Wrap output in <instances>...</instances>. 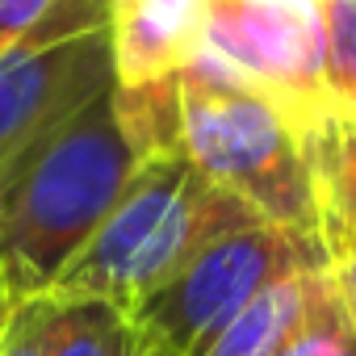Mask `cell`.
<instances>
[{"label":"cell","instance_id":"cell-1","mask_svg":"<svg viewBox=\"0 0 356 356\" xmlns=\"http://www.w3.org/2000/svg\"><path fill=\"white\" fill-rule=\"evenodd\" d=\"M143 155L118 92H105L0 176V302L9 310L55 289L122 202Z\"/></svg>","mask_w":356,"mask_h":356},{"label":"cell","instance_id":"cell-2","mask_svg":"<svg viewBox=\"0 0 356 356\" xmlns=\"http://www.w3.org/2000/svg\"><path fill=\"white\" fill-rule=\"evenodd\" d=\"M314 122L202 63L172 76V143L181 155L256 218L318 239Z\"/></svg>","mask_w":356,"mask_h":356},{"label":"cell","instance_id":"cell-3","mask_svg":"<svg viewBox=\"0 0 356 356\" xmlns=\"http://www.w3.org/2000/svg\"><path fill=\"white\" fill-rule=\"evenodd\" d=\"M248 222L264 218L210 185L176 143L155 147L143 155L113 214L101 222V231L47 298H88L130 318L202 248Z\"/></svg>","mask_w":356,"mask_h":356},{"label":"cell","instance_id":"cell-4","mask_svg":"<svg viewBox=\"0 0 356 356\" xmlns=\"http://www.w3.org/2000/svg\"><path fill=\"white\" fill-rule=\"evenodd\" d=\"M113 88V0H55V9L0 55V176Z\"/></svg>","mask_w":356,"mask_h":356},{"label":"cell","instance_id":"cell-5","mask_svg":"<svg viewBox=\"0 0 356 356\" xmlns=\"http://www.w3.org/2000/svg\"><path fill=\"white\" fill-rule=\"evenodd\" d=\"M323 264V243L273 222H248L202 248L134 314L138 348L155 356H206L210 343L281 277Z\"/></svg>","mask_w":356,"mask_h":356},{"label":"cell","instance_id":"cell-6","mask_svg":"<svg viewBox=\"0 0 356 356\" xmlns=\"http://www.w3.org/2000/svg\"><path fill=\"white\" fill-rule=\"evenodd\" d=\"M323 264L314 268H302V273H289L281 281H273L214 343L206 356H281L285 343L298 335V327L306 323L310 314V302L318 293V281H323Z\"/></svg>","mask_w":356,"mask_h":356},{"label":"cell","instance_id":"cell-7","mask_svg":"<svg viewBox=\"0 0 356 356\" xmlns=\"http://www.w3.org/2000/svg\"><path fill=\"white\" fill-rule=\"evenodd\" d=\"M310 159L318 185V231L356 227V113L331 105L310 130Z\"/></svg>","mask_w":356,"mask_h":356},{"label":"cell","instance_id":"cell-8","mask_svg":"<svg viewBox=\"0 0 356 356\" xmlns=\"http://www.w3.org/2000/svg\"><path fill=\"white\" fill-rule=\"evenodd\" d=\"M47 356H138V339L130 318L105 302L51 298Z\"/></svg>","mask_w":356,"mask_h":356},{"label":"cell","instance_id":"cell-9","mask_svg":"<svg viewBox=\"0 0 356 356\" xmlns=\"http://www.w3.org/2000/svg\"><path fill=\"white\" fill-rule=\"evenodd\" d=\"M331 105L356 113V0H314Z\"/></svg>","mask_w":356,"mask_h":356},{"label":"cell","instance_id":"cell-10","mask_svg":"<svg viewBox=\"0 0 356 356\" xmlns=\"http://www.w3.org/2000/svg\"><path fill=\"white\" fill-rule=\"evenodd\" d=\"M281 356H356V335L343 318V306L331 289L327 268H323V281H318V293L310 302L306 323L298 327V335L285 343Z\"/></svg>","mask_w":356,"mask_h":356},{"label":"cell","instance_id":"cell-11","mask_svg":"<svg viewBox=\"0 0 356 356\" xmlns=\"http://www.w3.org/2000/svg\"><path fill=\"white\" fill-rule=\"evenodd\" d=\"M47 327H51V298L13 306L5 331H0V356H47Z\"/></svg>","mask_w":356,"mask_h":356},{"label":"cell","instance_id":"cell-12","mask_svg":"<svg viewBox=\"0 0 356 356\" xmlns=\"http://www.w3.org/2000/svg\"><path fill=\"white\" fill-rule=\"evenodd\" d=\"M51 9L55 0H0V55L13 42H22Z\"/></svg>","mask_w":356,"mask_h":356},{"label":"cell","instance_id":"cell-13","mask_svg":"<svg viewBox=\"0 0 356 356\" xmlns=\"http://www.w3.org/2000/svg\"><path fill=\"white\" fill-rule=\"evenodd\" d=\"M5 318H9V306H5V302H0V331H5Z\"/></svg>","mask_w":356,"mask_h":356},{"label":"cell","instance_id":"cell-14","mask_svg":"<svg viewBox=\"0 0 356 356\" xmlns=\"http://www.w3.org/2000/svg\"><path fill=\"white\" fill-rule=\"evenodd\" d=\"M138 356H155V352H147V348H138Z\"/></svg>","mask_w":356,"mask_h":356}]
</instances>
